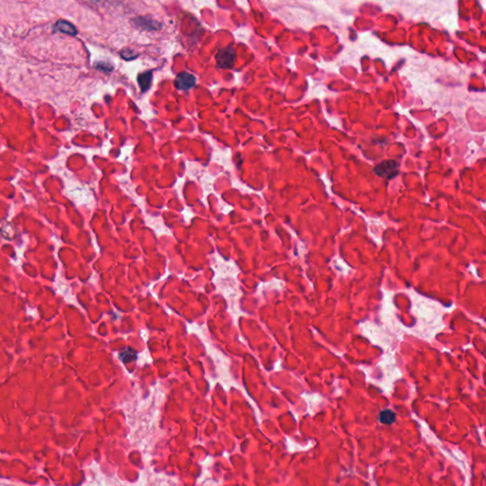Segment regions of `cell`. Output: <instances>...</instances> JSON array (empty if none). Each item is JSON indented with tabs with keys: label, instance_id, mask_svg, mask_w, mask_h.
I'll return each instance as SVG.
<instances>
[{
	"label": "cell",
	"instance_id": "cell-1",
	"mask_svg": "<svg viewBox=\"0 0 486 486\" xmlns=\"http://www.w3.org/2000/svg\"><path fill=\"white\" fill-rule=\"evenodd\" d=\"M237 59L236 51L232 46H228L218 51L216 55V65L220 69L233 68Z\"/></svg>",
	"mask_w": 486,
	"mask_h": 486
},
{
	"label": "cell",
	"instance_id": "cell-2",
	"mask_svg": "<svg viewBox=\"0 0 486 486\" xmlns=\"http://www.w3.org/2000/svg\"><path fill=\"white\" fill-rule=\"evenodd\" d=\"M374 172L377 174L379 177L387 178L390 180L398 175L399 167L395 161L388 160L379 163L378 165L374 168Z\"/></svg>",
	"mask_w": 486,
	"mask_h": 486
},
{
	"label": "cell",
	"instance_id": "cell-3",
	"mask_svg": "<svg viewBox=\"0 0 486 486\" xmlns=\"http://www.w3.org/2000/svg\"><path fill=\"white\" fill-rule=\"evenodd\" d=\"M196 85V77L188 72L179 73L175 80V87L179 90H188Z\"/></svg>",
	"mask_w": 486,
	"mask_h": 486
},
{
	"label": "cell",
	"instance_id": "cell-4",
	"mask_svg": "<svg viewBox=\"0 0 486 486\" xmlns=\"http://www.w3.org/2000/svg\"><path fill=\"white\" fill-rule=\"evenodd\" d=\"M133 22L138 28L142 29V30L156 31V30L161 28L160 23L153 20L150 17H138V18H135Z\"/></svg>",
	"mask_w": 486,
	"mask_h": 486
},
{
	"label": "cell",
	"instance_id": "cell-5",
	"mask_svg": "<svg viewBox=\"0 0 486 486\" xmlns=\"http://www.w3.org/2000/svg\"><path fill=\"white\" fill-rule=\"evenodd\" d=\"M54 29L56 32H60V33L69 34V35H75L77 33L75 27L72 24H70L69 22L64 21V20L57 22L55 24Z\"/></svg>",
	"mask_w": 486,
	"mask_h": 486
},
{
	"label": "cell",
	"instance_id": "cell-6",
	"mask_svg": "<svg viewBox=\"0 0 486 486\" xmlns=\"http://www.w3.org/2000/svg\"><path fill=\"white\" fill-rule=\"evenodd\" d=\"M152 72H153L152 70H148L140 73V75L138 76V83L142 92H145L151 86L152 76H153Z\"/></svg>",
	"mask_w": 486,
	"mask_h": 486
},
{
	"label": "cell",
	"instance_id": "cell-7",
	"mask_svg": "<svg viewBox=\"0 0 486 486\" xmlns=\"http://www.w3.org/2000/svg\"><path fill=\"white\" fill-rule=\"evenodd\" d=\"M395 417H396L395 412L389 411V410H386V411H383L380 413L379 421H381L383 424L389 425L395 421V419H396Z\"/></svg>",
	"mask_w": 486,
	"mask_h": 486
},
{
	"label": "cell",
	"instance_id": "cell-8",
	"mask_svg": "<svg viewBox=\"0 0 486 486\" xmlns=\"http://www.w3.org/2000/svg\"><path fill=\"white\" fill-rule=\"evenodd\" d=\"M120 359L125 363V364H128L130 362H132L134 360H136L137 358V354L135 351L131 350V349H126L125 351L121 352L120 353Z\"/></svg>",
	"mask_w": 486,
	"mask_h": 486
},
{
	"label": "cell",
	"instance_id": "cell-9",
	"mask_svg": "<svg viewBox=\"0 0 486 486\" xmlns=\"http://www.w3.org/2000/svg\"><path fill=\"white\" fill-rule=\"evenodd\" d=\"M133 54H134V53H133V51H130V50L126 49V50H124V51L121 53V55H122V57H123L124 59H126V60H128L129 55H131V56H132L134 59L138 57V55H133Z\"/></svg>",
	"mask_w": 486,
	"mask_h": 486
}]
</instances>
